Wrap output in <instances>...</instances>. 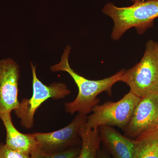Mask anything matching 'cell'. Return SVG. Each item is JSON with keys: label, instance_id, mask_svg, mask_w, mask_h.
<instances>
[{"label": "cell", "instance_id": "11", "mask_svg": "<svg viewBox=\"0 0 158 158\" xmlns=\"http://www.w3.org/2000/svg\"><path fill=\"white\" fill-rule=\"evenodd\" d=\"M78 134L81 139L82 147L77 158H96L101 140L98 129H91L86 122L81 126Z\"/></svg>", "mask_w": 158, "mask_h": 158}, {"label": "cell", "instance_id": "13", "mask_svg": "<svg viewBox=\"0 0 158 158\" xmlns=\"http://www.w3.org/2000/svg\"><path fill=\"white\" fill-rule=\"evenodd\" d=\"M77 149H70L65 151L48 153L40 149L39 148L32 152L31 158H77L80 153Z\"/></svg>", "mask_w": 158, "mask_h": 158}, {"label": "cell", "instance_id": "3", "mask_svg": "<svg viewBox=\"0 0 158 158\" xmlns=\"http://www.w3.org/2000/svg\"><path fill=\"white\" fill-rule=\"evenodd\" d=\"M120 81L130 88V92L141 98L158 90V43L147 41L141 61L126 70Z\"/></svg>", "mask_w": 158, "mask_h": 158}, {"label": "cell", "instance_id": "14", "mask_svg": "<svg viewBox=\"0 0 158 158\" xmlns=\"http://www.w3.org/2000/svg\"><path fill=\"white\" fill-rule=\"evenodd\" d=\"M0 158H31L30 155L12 149L6 144H0Z\"/></svg>", "mask_w": 158, "mask_h": 158}, {"label": "cell", "instance_id": "7", "mask_svg": "<svg viewBox=\"0 0 158 158\" xmlns=\"http://www.w3.org/2000/svg\"><path fill=\"white\" fill-rule=\"evenodd\" d=\"M19 66L13 59H0V115L18 108Z\"/></svg>", "mask_w": 158, "mask_h": 158}, {"label": "cell", "instance_id": "17", "mask_svg": "<svg viewBox=\"0 0 158 158\" xmlns=\"http://www.w3.org/2000/svg\"><path fill=\"white\" fill-rule=\"evenodd\" d=\"M157 127L158 128V120H157Z\"/></svg>", "mask_w": 158, "mask_h": 158}, {"label": "cell", "instance_id": "6", "mask_svg": "<svg viewBox=\"0 0 158 158\" xmlns=\"http://www.w3.org/2000/svg\"><path fill=\"white\" fill-rule=\"evenodd\" d=\"M158 117V90L141 98L136 106L125 135L135 138L157 127Z\"/></svg>", "mask_w": 158, "mask_h": 158}, {"label": "cell", "instance_id": "4", "mask_svg": "<svg viewBox=\"0 0 158 158\" xmlns=\"http://www.w3.org/2000/svg\"><path fill=\"white\" fill-rule=\"evenodd\" d=\"M33 94L30 99L23 98L14 110L20 119L22 126L27 129L34 126V116L37 109L43 103L49 98L55 100L65 98L71 91L64 83L54 82L49 85L43 84L37 77L36 66L31 62Z\"/></svg>", "mask_w": 158, "mask_h": 158}, {"label": "cell", "instance_id": "16", "mask_svg": "<svg viewBox=\"0 0 158 158\" xmlns=\"http://www.w3.org/2000/svg\"><path fill=\"white\" fill-rule=\"evenodd\" d=\"M148 1V0H131L132 2H141V1Z\"/></svg>", "mask_w": 158, "mask_h": 158}, {"label": "cell", "instance_id": "5", "mask_svg": "<svg viewBox=\"0 0 158 158\" xmlns=\"http://www.w3.org/2000/svg\"><path fill=\"white\" fill-rule=\"evenodd\" d=\"M140 99L130 91L118 102H108L102 105H97L92 108L93 113L87 117L86 123L93 129L106 125L124 130Z\"/></svg>", "mask_w": 158, "mask_h": 158}, {"label": "cell", "instance_id": "10", "mask_svg": "<svg viewBox=\"0 0 158 158\" xmlns=\"http://www.w3.org/2000/svg\"><path fill=\"white\" fill-rule=\"evenodd\" d=\"M6 131V145L12 149L31 155L32 152L38 148V142L33 134L20 132L14 126L11 113L0 115Z\"/></svg>", "mask_w": 158, "mask_h": 158}, {"label": "cell", "instance_id": "12", "mask_svg": "<svg viewBox=\"0 0 158 158\" xmlns=\"http://www.w3.org/2000/svg\"><path fill=\"white\" fill-rule=\"evenodd\" d=\"M136 158H158V128L138 137Z\"/></svg>", "mask_w": 158, "mask_h": 158}, {"label": "cell", "instance_id": "8", "mask_svg": "<svg viewBox=\"0 0 158 158\" xmlns=\"http://www.w3.org/2000/svg\"><path fill=\"white\" fill-rule=\"evenodd\" d=\"M87 116L78 113L73 120L63 128L49 133H33L38 142V148L48 153L59 152L73 143L80 127L87 122Z\"/></svg>", "mask_w": 158, "mask_h": 158}, {"label": "cell", "instance_id": "15", "mask_svg": "<svg viewBox=\"0 0 158 158\" xmlns=\"http://www.w3.org/2000/svg\"><path fill=\"white\" fill-rule=\"evenodd\" d=\"M99 158H108L106 156L103 155H100L99 157Z\"/></svg>", "mask_w": 158, "mask_h": 158}, {"label": "cell", "instance_id": "2", "mask_svg": "<svg viewBox=\"0 0 158 158\" xmlns=\"http://www.w3.org/2000/svg\"><path fill=\"white\" fill-rule=\"evenodd\" d=\"M102 12L113 20L111 37L114 40H118L131 28H135L138 33L142 34L151 27L153 21L158 17V0L136 2L132 6L122 8L108 3Z\"/></svg>", "mask_w": 158, "mask_h": 158}, {"label": "cell", "instance_id": "1", "mask_svg": "<svg viewBox=\"0 0 158 158\" xmlns=\"http://www.w3.org/2000/svg\"><path fill=\"white\" fill-rule=\"evenodd\" d=\"M70 51V47L67 46L64 49L60 62L51 66V70L53 72H67L73 79L78 88V93L75 99L65 104V111L72 114L77 112L78 113L87 115L98 103L99 100L97 96L100 94L106 91L110 95L112 94L113 85L116 82L120 81L126 70L122 69L114 75L102 80H88L71 68L69 62Z\"/></svg>", "mask_w": 158, "mask_h": 158}, {"label": "cell", "instance_id": "9", "mask_svg": "<svg viewBox=\"0 0 158 158\" xmlns=\"http://www.w3.org/2000/svg\"><path fill=\"white\" fill-rule=\"evenodd\" d=\"M101 139L115 158H136L138 141L125 137L109 126L98 128Z\"/></svg>", "mask_w": 158, "mask_h": 158}]
</instances>
